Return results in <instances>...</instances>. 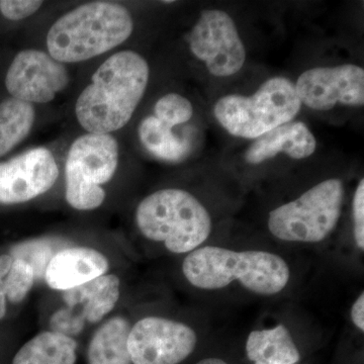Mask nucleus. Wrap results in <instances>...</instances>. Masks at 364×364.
<instances>
[{"label":"nucleus","mask_w":364,"mask_h":364,"mask_svg":"<svg viewBox=\"0 0 364 364\" xmlns=\"http://www.w3.org/2000/svg\"><path fill=\"white\" fill-rule=\"evenodd\" d=\"M69 82L70 75L65 64L37 49L18 52L4 79L9 97L33 105L53 102L68 87Z\"/></svg>","instance_id":"nucleus-10"},{"label":"nucleus","mask_w":364,"mask_h":364,"mask_svg":"<svg viewBox=\"0 0 364 364\" xmlns=\"http://www.w3.org/2000/svg\"><path fill=\"white\" fill-rule=\"evenodd\" d=\"M131 328L123 316L102 323L88 345L87 364H132L128 349Z\"/></svg>","instance_id":"nucleus-18"},{"label":"nucleus","mask_w":364,"mask_h":364,"mask_svg":"<svg viewBox=\"0 0 364 364\" xmlns=\"http://www.w3.org/2000/svg\"><path fill=\"white\" fill-rule=\"evenodd\" d=\"M7 298L6 294H0V321L6 318L7 313Z\"/></svg>","instance_id":"nucleus-26"},{"label":"nucleus","mask_w":364,"mask_h":364,"mask_svg":"<svg viewBox=\"0 0 364 364\" xmlns=\"http://www.w3.org/2000/svg\"><path fill=\"white\" fill-rule=\"evenodd\" d=\"M353 217V235L356 246L364 251V181H359L352 203Z\"/></svg>","instance_id":"nucleus-23"},{"label":"nucleus","mask_w":364,"mask_h":364,"mask_svg":"<svg viewBox=\"0 0 364 364\" xmlns=\"http://www.w3.org/2000/svg\"><path fill=\"white\" fill-rule=\"evenodd\" d=\"M186 124L181 117L154 109L138 127V138L144 149L158 160L181 163L191 155V141L179 136L174 128Z\"/></svg>","instance_id":"nucleus-15"},{"label":"nucleus","mask_w":364,"mask_h":364,"mask_svg":"<svg viewBox=\"0 0 364 364\" xmlns=\"http://www.w3.org/2000/svg\"><path fill=\"white\" fill-rule=\"evenodd\" d=\"M246 353L253 364H296L301 360L289 328L282 324L251 332L246 341Z\"/></svg>","instance_id":"nucleus-17"},{"label":"nucleus","mask_w":364,"mask_h":364,"mask_svg":"<svg viewBox=\"0 0 364 364\" xmlns=\"http://www.w3.org/2000/svg\"><path fill=\"white\" fill-rule=\"evenodd\" d=\"M136 225L142 236L173 254L200 248L212 233L207 208L195 196L179 188L155 191L139 203Z\"/></svg>","instance_id":"nucleus-4"},{"label":"nucleus","mask_w":364,"mask_h":364,"mask_svg":"<svg viewBox=\"0 0 364 364\" xmlns=\"http://www.w3.org/2000/svg\"><path fill=\"white\" fill-rule=\"evenodd\" d=\"M59 167L45 147L26 150L0 162V203L21 205L45 195L56 183Z\"/></svg>","instance_id":"nucleus-12"},{"label":"nucleus","mask_w":364,"mask_h":364,"mask_svg":"<svg viewBox=\"0 0 364 364\" xmlns=\"http://www.w3.org/2000/svg\"><path fill=\"white\" fill-rule=\"evenodd\" d=\"M294 87L301 104L316 111H328L337 105H364V70L353 64L310 69L299 76Z\"/></svg>","instance_id":"nucleus-13"},{"label":"nucleus","mask_w":364,"mask_h":364,"mask_svg":"<svg viewBox=\"0 0 364 364\" xmlns=\"http://www.w3.org/2000/svg\"><path fill=\"white\" fill-rule=\"evenodd\" d=\"M109 261L97 249L71 247L55 254L45 268V282L54 291H67L107 273Z\"/></svg>","instance_id":"nucleus-14"},{"label":"nucleus","mask_w":364,"mask_h":364,"mask_svg":"<svg viewBox=\"0 0 364 364\" xmlns=\"http://www.w3.org/2000/svg\"><path fill=\"white\" fill-rule=\"evenodd\" d=\"M352 323L360 332H364V294L363 291L352 305L350 311Z\"/></svg>","instance_id":"nucleus-24"},{"label":"nucleus","mask_w":364,"mask_h":364,"mask_svg":"<svg viewBox=\"0 0 364 364\" xmlns=\"http://www.w3.org/2000/svg\"><path fill=\"white\" fill-rule=\"evenodd\" d=\"M317 141L301 122H289L256 139L245 154L249 164H261L284 153L293 159H305L315 152Z\"/></svg>","instance_id":"nucleus-16"},{"label":"nucleus","mask_w":364,"mask_h":364,"mask_svg":"<svg viewBox=\"0 0 364 364\" xmlns=\"http://www.w3.org/2000/svg\"><path fill=\"white\" fill-rule=\"evenodd\" d=\"M14 256L9 253L0 255V294H6L4 291V279L11 270V265L14 263Z\"/></svg>","instance_id":"nucleus-25"},{"label":"nucleus","mask_w":364,"mask_h":364,"mask_svg":"<svg viewBox=\"0 0 364 364\" xmlns=\"http://www.w3.org/2000/svg\"><path fill=\"white\" fill-rule=\"evenodd\" d=\"M188 40L193 54L217 77L234 75L245 63V47L233 18L225 11H203Z\"/></svg>","instance_id":"nucleus-8"},{"label":"nucleus","mask_w":364,"mask_h":364,"mask_svg":"<svg viewBox=\"0 0 364 364\" xmlns=\"http://www.w3.org/2000/svg\"><path fill=\"white\" fill-rule=\"evenodd\" d=\"M35 121V105L13 97L0 102V158L26 140Z\"/></svg>","instance_id":"nucleus-20"},{"label":"nucleus","mask_w":364,"mask_h":364,"mask_svg":"<svg viewBox=\"0 0 364 364\" xmlns=\"http://www.w3.org/2000/svg\"><path fill=\"white\" fill-rule=\"evenodd\" d=\"M65 306L53 314L52 331L73 337L82 332L86 324L104 320L121 298V279L116 274H105L87 284L63 291Z\"/></svg>","instance_id":"nucleus-11"},{"label":"nucleus","mask_w":364,"mask_h":364,"mask_svg":"<svg viewBox=\"0 0 364 364\" xmlns=\"http://www.w3.org/2000/svg\"><path fill=\"white\" fill-rule=\"evenodd\" d=\"M77 342L62 333L43 331L16 352L13 364H75Z\"/></svg>","instance_id":"nucleus-19"},{"label":"nucleus","mask_w":364,"mask_h":364,"mask_svg":"<svg viewBox=\"0 0 364 364\" xmlns=\"http://www.w3.org/2000/svg\"><path fill=\"white\" fill-rule=\"evenodd\" d=\"M296 87L289 79H268L251 97L226 95L215 105V119L232 136L257 139L289 122L301 109Z\"/></svg>","instance_id":"nucleus-5"},{"label":"nucleus","mask_w":364,"mask_h":364,"mask_svg":"<svg viewBox=\"0 0 364 364\" xmlns=\"http://www.w3.org/2000/svg\"><path fill=\"white\" fill-rule=\"evenodd\" d=\"M119 159V144L109 134L86 133L75 139L65 163L68 205L83 212L102 207L107 198L102 186L116 174Z\"/></svg>","instance_id":"nucleus-7"},{"label":"nucleus","mask_w":364,"mask_h":364,"mask_svg":"<svg viewBox=\"0 0 364 364\" xmlns=\"http://www.w3.org/2000/svg\"><path fill=\"white\" fill-rule=\"evenodd\" d=\"M133 31V18L122 4L87 2L53 23L46 39L47 52L65 65L79 63L116 49Z\"/></svg>","instance_id":"nucleus-3"},{"label":"nucleus","mask_w":364,"mask_h":364,"mask_svg":"<svg viewBox=\"0 0 364 364\" xmlns=\"http://www.w3.org/2000/svg\"><path fill=\"white\" fill-rule=\"evenodd\" d=\"M182 273L196 289L217 291L238 284L259 296L282 293L291 279L289 264L277 254L218 246H203L188 253Z\"/></svg>","instance_id":"nucleus-2"},{"label":"nucleus","mask_w":364,"mask_h":364,"mask_svg":"<svg viewBox=\"0 0 364 364\" xmlns=\"http://www.w3.org/2000/svg\"><path fill=\"white\" fill-rule=\"evenodd\" d=\"M42 6L43 1L37 0H1L0 13L6 20L23 21L37 13Z\"/></svg>","instance_id":"nucleus-22"},{"label":"nucleus","mask_w":364,"mask_h":364,"mask_svg":"<svg viewBox=\"0 0 364 364\" xmlns=\"http://www.w3.org/2000/svg\"><path fill=\"white\" fill-rule=\"evenodd\" d=\"M196 364H228L226 361L223 360V359L220 358H205L203 360L198 361Z\"/></svg>","instance_id":"nucleus-27"},{"label":"nucleus","mask_w":364,"mask_h":364,"mask_svg":"<svg viewBox=\"0 0 364 364\" xmlns=\"http://www.w3.org/2000/svg\"><path fill=\"white\" fill-rule=\"evenodd\" d=\"M343 182L327 179L296 200L272 210L267 226L274 238L293 243L324 241L338 225L343 208Z\"/></svg>","instance_id":"nucleus-6"},{"label":"nucleus","mask_w":364,"mask_h":364,"mask_svg":"<svg viewBox=\"0 0 364 364\" xmlns=\"http://www.w3.org/2000/svg\"><path fill=\"white\" fill-rule=\"evenodd\" d=\"M150 77L148 62L124 50L111 55L93 73L75 104L78 124L86 133L109 134L131 121Z\"/></svg>","instance_id":"nucleus-1"},{"label":"nucleus","mask_w":364,"mask_h":364,"mask_svg":"<svg viewBox=\"0 0 364 364\" xmlns=\"http://www.w3.org/2000/svg\"><path fill=\"white\" fill-rule=\"evenodd\" d=\"M9 274L4 279V291L7 301L14 305H18L25 301L32 291L36 280V272L30 263L21 258L14 257Z\"/></svg>","instance_id":"nucleus-21"},{"label":"nucleus","mask_w":364,"mask_h":364,"mask_svg":"<svg viewBox=\"0 0 364 364\" xmlns=\"http://www.w3.org/2000/svg\"><path fill=\"white\" fill-rule=\"evenodd\" d=\"M198 335L191 326L148 316L132 326L128 349L133 364H179L195 351Z\"/></svg>","instance_id":"nucleus-9"}]
</instances>
